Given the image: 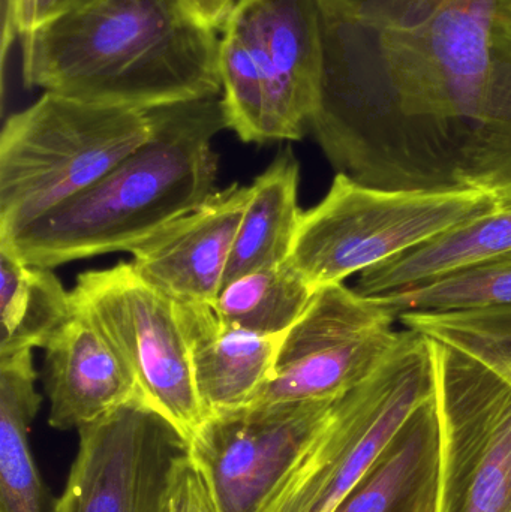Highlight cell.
<instances>
[{
  "label": "cell",
  "instance_id": "obj_4",
  "mask_svg": "<svg viewBox=\"0 0 511 512\" xmlns=\"http://www.w3.org/2000/svg\"><path fill=\"white\" fill-rule=\"evenodd\" d=\"M150 131L147 111L51 92L11 114L0 134V239L86 191Z\"/></svg>",
  "mask_w": 511,
  "mask_h": 512
},
{
  "label": "cell",
  "instance_id": "obj_23",
  "mask_svg": "<svg viewBox=\"0 0 511 512\" xmlns=\"http://www.w3.org/2000/svg\"><path fill=\"white\" fill-rule=\"evenodd\" d=\"M161 512H216L209 487L188 451L174 465Z\"/></svg>",
  "mask_w": 511,
  "mask_h": 512
},
{
  "label": "cell",
  "instance_id": "obj_12",
  "mask_svg": "<svg viewBox=\"0 0 511 512\" xmlns=\"http://www.w3.org/2000/svg\"><path fill=\"white\" fill-rule=\"evenodd\" d=\"M251 197L233 183L131 252L141 279L177 303L213 306Z\"/></svg>",
  "mask_w": 511,
  "mask_h": 512
},
{
  "label": "cell",
  "instance_id": "obj_26",
  "mask_svg": "<svg viewBox=\"0 0 511 512\" xmlns=\"http://www.w3.org/2000/svg\"><path fill=\"white\" fill-rule=\"evenodd\" d=\"M195 17L210 29L221 32L239 0H185Z\"/></svg>",
  "mask_w": 511,
  "mask_h": 512
},
{
  "label": "cell",
  "instance_id": "obj_25",
  "mask_svg": "<svg viewBox=\"0 0 511 512\" xmlns=\"http://www.w3.org/2000/svg\"><path fill=\"white\" fill-rule=\"evenodd\" d=\"M35 0H2V62L21 36L33 29Z\"/></svg>",
  "mask_w": 511,
  "mask_h": 512
},
{
  "label": "cell",
  "instance_id": "obj_27",
  "mask_svg": "<svg viewBox=\"0 0 511 512\" xmlns=\"http://www.w3.org/2000/svg\"><path fill=\"white\" fill-rule=\"evenodd\" d=\"M494 48L511 60V0H494Z\"/></svg>",
  "mask_w": 511,
  "mask_h": 512
},
{
  "label": "cell",
  "instance_id": "obj_1",
  "mask_svg": "<svg viewBox=\"0 0 511 512\" xmlns=\"http://www.w3.org/2000/svg\"><path fill=\"white\" fill-rule=\"evenodd\" d=\"M26 86L150 111L222 95L219 36L185 0H93L21 36Z\"/></svg>",
  "mask_w": 511,
  "mask_h": 512
},
{
  "label": "cell",
  "instance_id": "obj_20",
  "mask_svg": "<svg viewBox=\"0 0 511 512\" xmlns=\"http://www.w3.org/2000/svg\"><path fill=\"white\" fill-rule=\"evenodd\" d=\"M315 291L287 262L230 280L212 307L231 327L276 336L296 324Z\"/></svg>",
  "mask_w": 511,
  "mask_h": 512
},
{
  "label": "cell",
  "instance_id": "obj_2",
  "mask_svg": "<svg viewBox=\"0 0 511 512\" xmlns=\"http://www.w3.org/2000/svg\"><path fill=\"white\" fill-rule=\"evenodd\" d=\"M152 131L140 147L86 191L6 239L33 267L54 268L129 252L216 192V135L228 129L222 96L147 111Z\"/></svg>",
  "mask_w": 511,
  "mask_h": 512
},
{
  "label": "cell",
  "instance_id": "obj_7",
  "mask_svg": "<svg viewBox=\"0 0 511 512\" xmlns=\"http://www.w3.org/2000/svg\"><path fill=\"white\" fill-rule=\"evenodd\" d=\"M432 348L440 424L435 512H511V381L461 349L437 340Z\"/></svg>",
  "mask_w": 511,
  "mask_h": 512
},
{
  "label": "cell",
  "instance_id": "obj_18",
  "mask_svg": "<svg viewBox=\"0 0 511 512\" xmlns=\"http://www.w3.org/2000/svg\"><path fill=\"white\" fill-rule=\"evenodd\" d=\"M41 402L32 351L0 358V512H45L29 444Z\"/></svg>",
  "mask_w": 511,
  "mask_h": 512
},
{
  "label": "cell",
  "instance_id": "obj_16",
  "mask_svg": "<svg viewBox=\"0 0 511 512\" xmlns=\"http://www.w3.org/2000/svg\"><path fill=\"white\" fill-rule=\"evenodd\" d=\"M299 182V161L290 149L254 180L224 285L249 271L287 264L303 215Z\"/></svg>",
  "mask_w": 511,
  "mask_h": 512
},
{
  "label": "cell",
  "instance_id": "obj_15",
  "mask_svg": "<svg viewBox=\"0 0 511 512\" xmlns=\"http://www.w3.org/2000/svg\"><path fill=\"white\" fill-rule=\"evenodd\" d=\"M440 424L435 394L405 421L335 512H435Z\"/></svg>",
  "mask_w": 511,
  "mask_h": 512
},
{
  "label": "cell",
  "instance_id": "obj_28",
  "mask_svg": "<svg viewBox=\"0 0 511 512\" xmlns=\"http://www.w3.org/2000/svg\"><path fill=\"white\" fill-rule=\"evenodd\" d=\"M90 2H93V0H35L32 30L45 26V24L57 20V18L65 17V15L89 5Z\"/></svg>",
  "mask_w": 511,
  "mask_h": 512
},
{
  "label": "cell",
  "instance_id": "obj_17",
  "mask_svg": "<svg viewBox=\"0 0 511 512\" xmlns=\"http://www.w3.org/2000/svg\"><path fill=\"white\" fill-rule=\"evenodd\" d=\"M500 258H511V207H501L363 271L354 289L366 297H378L456 268Z\"/></svg>",
  "mask_w": 511,
  "mask_h": 512
},
{
  "label": "cell",
  "instance_id": "obj_22",
  "mask_svg": "<svg viewBox=\"0 0 511 512\" xmlns=\"http://www.w3.org/2000/svg\"><path fill=\"white\" fill-rule=\"evenodd\" d=\"M408 330L461 349L511 381V309L468 313H405Z\"/></svg>",
  "mask_w": 511,
  "mask_h": 512
},
{
  "label": "cell",
  "instance_id": "obj_11",
  "mask_svg": "<svg viewBox=\"0 0 511 512\" xmlns=\"http://www.w3.org/2000/svg\"><path fill=\"white\" fill-rule=\"evenodd\" d=\"M80 444L51 512H161L185 439L140 399L78 430Z\"/></svg>",
  "mask_w": 511,
  "mask_h": 512
},
{
  "label": "cell",
  "instance_id": "obj_19",
  "mask_svg": "<svg viewBox=\"0 0 511 512\" xmlns=\"http://www.w3.org/2000/svg\"><path fill=\"white\" fill-rule=\"evenodd\" d=\"M72 315V292L50 268L0 248V358L47 348Z\"/></svg>",
  "mask_w": 511,
  "mask_h": 512
},
{
  "label": "cell",
  "instance_id": "obj_21",
  "mask_svg": "<svg viewBox=\"0 0 511 512\" xmlns=\"http://www.w3.org/2000/svg\"><path fill=\"white\" fill-rule=\"evenodd\" d=\"M396 319L405 313L511 309V258L456 268L434 279L374 297Z\"/></svg>",
  "mask_w": 511,
  "mask_h": 512
},
{
  "label": "cell",
  "instance_id": "obj_10",
  "mask_svg": "<svg viewBox=\"0 0 511 512\" xmlns=\"http://www.w3.org/2000/svg\"><path fill=\"white\" fill-rule=\"evenodd\" d=\"M336 400L254 403L207 415L188 453L209 487L216 512L266 510L326 429Z\"/></svg>",
  "mask_w": 511,
  "mask_h": 512
},
{
  "label": "cell",
  "instance_id": "obj_8",
  "mask_svg": "<svg viewBox=\"0 0 511 512\" xmlns=\"http://www.w3.org/2000/svg\"><path fill=\"white\" fill-rule=\"evenodd\" d=\"M71 292L131 373L141 402L189 444L207 415L174 300L141 279L131 262L80 274Z\"/></svg>",
  "mask_w": 511,
  "mask_h": 512
},
{
  "label": "cell",
  "instance_id": "obj_3",
  "mask_svg": "<svg viewBox=\"0 0 511 512\" xmlns=\"http://www.w3.org/2000/svg\"><path fill=\"white\" fill-rule=\"evenodd\" d=\"M219 75L228 129L243 143L302 140L326 77L317 0H239L219 36Z\"/></svg>",
  "mask_w": 511,
  "mask_h": 512
},
{
  "label": "cell",
  "instance_id": "obj_14",
  "mask_svg": "<svg viewBox=\"0 0 511 512\" xmlns=\"http://www.w3.org/2000/svg\"><path fill=\"white\" fill-rule=\"evenodd\" d=\"M174 303L206 415L252 405L272 378L285 333H251L225 324L212 306Z\"/></svg>",
  "mask_w": 511,
  "mask_h": 512
},
{
  "label": "cell",
  "instance_id": "obj_9",
  "mask_svg": "<svg viewBox=\"0 0 511 512\" xmlns=\"http://www.w3.org/2000/svg\"><path fill=\"white\" fill-rule=\"evenodd\" d=\"M396 321L374 297L344 283L321 286L285 333L272 378L254 403L339 399L392 354L402 334Z\"/></svg>",
  "mask_w": 511,
  "mask_h": 512
},
{
  "label": "cell",
  "instance_id": "obj_6",
  "mask_svg": "<svg viewBox=\"0 0 511 512\" xmlns=\"http://www.w3.org/2000/svg\"><path fill=\"white\" fill-rule=\"evenodd\" d=\"M435 394L432 340L404 330L383 366L339 397L326 429L263 512H335L405 421Z\"/></svg>",
  "mask_w": 511,
  "mask_h": 512
},
{
  "label": "cell",
  "instance_id": "obj_5",
  "mask_svg": "<svg viewBox=\"0 0 511 512\" xmlns=\"http://www.w3.org/2000/svg\"><path fill=\"white\" fill-rule=\"evenodd\" d=\"M498 209L482 192L389 191L338 173L303 212L288 262L314 289L344 283Z\"/></svg>",
  "mask_w": 511,
  "mask_h": 512
},
{
  "label": "cell",
  "instance_id": "obj_24",
  "mask_svg": "<svg viewBox=\"0 0 511 512\" xmlns=\"http://www.w3.org/2000/svg\"><path fill=\"white\" fill-rule=\"evenodd\" d=\"M360 14L375 18H416L449 0H345Z\"/></svg>",
  "mask_w": 511,
  "mask_h": 512
},
{
  "label": "cell",
  "instance_id": "obj_13",
  "mask_svg": "<svg viewBox=\"0 0 511 512\" xmlns=\"http://www.w3.org/2000/svg\"><path fill=\"white\" fill-rule=\"evenodd\" d=\"M42 382L50 400L48 424L80 430L140 399L137 385L86 309L74 315L45 348Z\"/></svg>",
  "mask_w": 511,
  "mask_h": 512
}]
</instances>
